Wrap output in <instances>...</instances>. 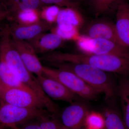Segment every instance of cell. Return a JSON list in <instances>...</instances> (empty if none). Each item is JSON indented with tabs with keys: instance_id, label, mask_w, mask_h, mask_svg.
<instances>
[{
	"instance_id": "1",
	"label": "cell",
	"mask_w": 129,
	"mask_h": 129,
	"mask_svg": "<svg viewBox=\"0 0 129 129\" xmlns=\"http://www.w3.org/2000/svg\"><path fill=\"white\" fill-rule=\"evenodd\" d=\"M50 64L55 63H83L90 65L106 72L127 75L129 74V58L89 53L74 54L51 52L40 58Z\"/></svg>"
},
{
	"instance_id": "2",
	"label": "cell",
	"mask_w": 129,
	"mask_h": 129,
	"mask_svg": "<svg viewBox=\"0 0 129 129\" xmlns=\"http://www.w3.org/2000/svg\"><path fill=\"white\" fill-rule=\"evenodd\" d=\"M0 58L6 63L18 79L33 92L36 94L41 92V88L37 78L25 67L13 45L8 25L0 33Z\"/></svg>"
},
{
	"instance_id": "3",
	"label": "cell",
	"mask_w": 129,
	"mask_h": 129,
	"mask_svg": "<svg viewBox=\"0 0 129 129\" xmlns=\"http://www.w3.org/2000/svg\"><path fill=\"white\" fill-rule=\"evenodd\" d=\"M49 64L73 73L99 93L104 94L106 100L112 99L115 94L113 81L105 71L83 63H55Z\"/></svg>"
},
{
	"instance_id": "4",
	"label": "cell",
	"mask_w": 129,
	"mask_h": 129,
	"mask_svg": "<svg viewBox=\"0 0 129 129\" xmlns=\"http://www.w3.org/2000/svg\"><path fill=\"white\" fill-rule=\"evenodd\" d=\"M44 75L60 82L83 99L94 100L100 94L78 76L69 71L44 66Z\"/></svg>"
},
{
	"instance_id": "5",
	"label": "cell",
	"mask_w": 129,
	"mask_h": 129,
	"mask_svg": "<svg viewBox=\"0 0 129 129\" xmlns=\"http://www.w3.org/2000/svg\"><path fill=\"white\" fill-rule=\"evenodd\" d=\"M46 113L44 109L18 107L0 101V125L15 129Z\"/></svg>"
},
{
	"instance_id": "6",
	"label": "cell",
	"mask_w": 129,
	"mask_h": 129,
	"mask_svg": "<svg viewBox=\"0 0 129 129\" xmlns=\"http://www.w3.org/2000/svg\"><path fill=\"white\" fill-rule=\"evenodd\" d=\"M77 45L85 53L112 55L129 58V48L116 42L102 39L79 37Z\"/></svg>"
},
{
	"instance_id": "7",
	"label": "cell",
	"mask_w": 129,
	"mask_h": 129,
	"mask_svg": "<svg viewBox=\"0 0 129 129\" xmlns=\"http://www.w3.org/2000/svg\"><path fill=\"white\" fill-rule=\"evenodd\" d=\"M0 101L18 107L44 109L43 103L34 93L19 88L9 87L0 81Z\"/></svg>"
},
{
	"instance_id": "8",
	"label": "cell",
	"mask_w": 129,
	"mask_h": 129,
	"mask_svg": "<svg viewBox=\"0 0 129 129\" xmlns=\"http://www.w3.org/2000/svg\"><path fill=\"white\" fill-rule=\"evenodd\" d=\"M37 79L43 91L50 98L72 103L79 96L58 81L43 75Z\"/></svg>"
},
{
	"instance_id": "9",
	"label": "cell",
	"mask_w": 129,
	"mask_h": 129,
	"mask_svg": "<svg viewBox=\"0 0 129 129\" xmlns=\"http://www.w3.org/2000/svg\"><path fill=\"white\" fill-rule=\"evenodd\" d=\"M12 39L14 46L28 70L37 76L44 75V66L32 45L26 41Z\"/></svg>"
},
{
	"instance_id": "10",
	"label": "cell",
	"mask_w": 129,
	"mask_h": 129,
	"mask_svg": "<svg viewBox=\"0 0 129 129\" xmlns=\"http://www.w3.org/2000/svg\"><path fill=\"white\" fill-rule=\"evenodd\" d=\"M12 38L28 41L52 28L50 23L46 21H39L35 23L22 24L13 22L8 25Z\"/></svg>"
},
{
	"instance_id": "11",
	"label": "cell",
	"mask_w": 129,
	"mask_h": 129,
	"mask_svg": "<svg viewBox=\"0 0 129 129\" xmlns=\"http://www.w3.org/2000/svg\"><path fill=\"white\" fill-rule=\"evenodd\" d=\"M88 113L87 106L75 102L62 111L61 121L66 129H81Z\"/></svg>"
},
{
	"instance_id": "12",
	"label": "cell",
	"mask_w": 129,
	"mask_h": 129,
	"mask_svg": "<svg viewBox=\"0 0 129 129\" xmlns=\"http://www.w3.org/2000/svg\"><path fill=\"white\" fill-rule=\"evenodd\" d=\"M84 34L85 36L91 39H103L120 44L115 23L111 21L101 20L92 22L87 26Z\"/></svg>"
},
{
	"instance_id": "13",
	"label": "cell",
	"mask_w": 129,
	"mask_h": 129,
	"mask_svg": "<svg viewBox=\"0 0 129 129\" xmlns=\"http://www.w3.org/2000/svg\"><path fill=\"white\" fill-rule=\"evenodd\" d=\"M115 27L120 45L129 48V3L122 0L116 12Z\"/></svg>"
},
{
	"instance_id": "14",
	"label": "cell",
	"mask_w": 129,
	"mask_h": 129,
	"mask_svg": "<svg viewBox=\"0 0 129 129\" xmlns=\"http://www.w3.org/2000/svg\"><path fill=\"white\" fill-rule=\"evenodd\" d=\"M63 39L55 33H42L28 41L36 53H47L60 47Z\"/></svg>"
},
{
	"instance_id": "15",
	"label": "cell",
	"mask_w": 129,
	"mask_h": 129,
	"mask_svg": "<svg viewBox=\"0 0 129 129\" xmlns=\"http://www.w3.org/2000/svg\"><path fill=\"white\" fill-rule=\"evenodd\" d=\"M8 14V19L11 21L22 12L37 11L43 3L40 0H0Z\"/></svg>"
},
{
	"instance_id": "16",
	"label": "cell",
	"mask_w": 129,
	"mask_h": 129,
	"mask_svg": "<svg viewBox=\"0 0 129 129\" xmlns=\"http://www.w3.org/2000/svg\"><path fill=\"white\" fill-rule=\"evenodd\" d=\"M82 19L78 9L66 8L60 9L56 20L57 28L63 31L77 29L82 23Z\"/></svg>"
},
{
	"instance_id": "17",
	"label": "cell",
	"mask_w": 129,
	"mask_h": 129,
	"mask_svg": "<svg viewBox=\"0 0 129 129\" xmlns=\"http://www.w3.org/2000/svg\"><path fill=\"white\" fill-rule=\"evenodd\" d=\"M87 4L96 17L116 13L122 0H86Z\"/></svg>"
},
{
	"instance_id": "18",
	"label": "cell",
	"mask_w": 129,
	"mask_h": 129,
	"mask_svg": "<svg viewBox=\"0 0 129 129\" xmlns=\"http://www.w3.org/2000/svg\"><path fill=\"white\" fill-rule=\"evenodd\" d=\"M0 81L9 87L19 88L34 93L32 90L21 82L10 69L7 64L0 58Z\"/></svg>"
},
{
	"instance_id": "19",
	"label": "cell",
	"mask_w": 129,
	"mask_h": 129,
	"mask_svg": "<svg viewBox=\"0 0 129 129\" xmlns=\"http://www.w3.org/2000/svg\"><path fill=\"white\" fill-rule=\"evenodd\" d=\"M118 92L122 107L123 120L126 129H129V80L126 78L120 81Z\"/></svg>"
},
{
	"instance_id": "20",
	"label": "cell",
	"mask_w": 129,
	"mask_h": 129,
	"mask_svg": "<svg viewBox=\"0 0 129 129\" xmlns=\"http://www.w3.org/2000/svg\"><path fill=\"white\" fill-rule=\"evenodd\" d=\"M105 123L106 129H126L122 117L115 110L108 113Z\"/></svg>"
},
{
	"instance_id": "21",
	"label": "cell",
	"mask_w": 129,
	"mask_h": 129,
	"mask_svg": "<svg viewBox=\"0 0 129 129\" xmlns=\"http://www.w3.org/2000/svg\"><path fill=\"white\" fill-rule=\"evenodd\" d=\"M41 129H66L61 121L47 113L38 118Z\"/></svg>"
},
{
	"instance_id": "22",
	"label": "cell",
	"mask_w": 129,
	"mask_h": 129,
	"mask_svg": "<svg viewBox=\"0 0 129 129\" xmlns=\"http://www.w3.org/2000/svg\"><path fill=\"white\" fill-rule=\"evenodd\" d=\"M39 21L37 11H28L19 13L11 21L21 24H28Z\"/></svg>"
},
{
	"instance_id": "23",
	"label": "cell",
	"mask_w": 129,
	"mask_h": 129,
	"mask_svg": "<svg viewBox=\"0 0 129 129\" xmlns=\"http://www.w3.org/2000/svg\"><path fill=\"white\" fill-rule=\"evenodd\" d=\"M85 123L89 129H102L105 125V119L98 113H88Z\"/></svg>"
},
{
	"instance_id": "24",
	"label": "cell",
	"mask_w": 129,
	"mask_h": 129,
	"mask_svg": "<svg viewBox=\"0 0 129 129\" xmlns=\"http://www.w3.org/2000/svg\"><path fill=\"white\" fill-rule=\"evenodd\" d=\"M60 10L57 6L49 7L43 11L42 13V17L46 21L49 23H51L56 20L57 15Z\"/></svg>"
},
{
	"instance_id": "25",
	"label": "cell",
	"mask_w": 129,
	"mask_h": 129,
	"mask_svg": "<svg viewBox=\"0 0 129 129\" xmlns=\"http://www.w3.org/2000/svg\"><path fill=\"white\" fill-rule=\"evenodd\" d=\"M15 129H41L38 118L34 119L17 127Z\"/></svg>"
},
{
	"instance_id": "26",
	"label": "cell",
	"mask_w": 129,
	"mask_h": 129,
	"mask_svg": "<svg viewBox=\"0 0 129 129\" xmlns=\"http://www.w3.org/2000/svg\"><path fill=\"white\" fill-rule=\"evenodd\" d=\"M8 17V14L6 11H0V20H3Z\"/></svg>"
},
{
	"instance_id": "27",
	"label": "cell",
	"mask_w": 129,
	"mask_h": 129,
	"mask_svg": "<svg viewBox=\"0 0 129 129\" xmlns=\"http://www.w3.org/2000/svg\"><path fill=\"white\" fill-rule=\"evenodd\" d=\"M0 11L7 12L3 7V6L1 4V2H0Z\"/></svg>"
},
{
	"instance_id": "28",
	"label": "cell",
	"mask_w": 129,
	"mask_h": 129,
	"mask_svg": "<svg viewBox=\"0 0 129 129\" xmlns=\"http://www.w3.org/2000/svg\"><path fill=\"white\" fill-rule=\"evenodd\" d=\"M70 1L73 2L77 3H79V2H80L81 1H83V0H70Z\"/></svg>"
},
{
	"instance_id": "29",
	"label": "cell",
	"mask_w": 129,
	"mask_h": 129,
	"mask_svg": "<svg viewBox=\"0 0 129 129\" xmlns=\"http://www.w3.org/2000/svg\"><path fill=\"white\" fill-rule=\"evenodd\" d=\"M5 128H6V127H4V126L0 125V129H4Z\"/></svg>"
},
{
	"instance_id": "30",
	"label": "cell",
	"mask_w": 129,
	"mask_h": 129,
	"mask_svg": "<svg viewBox=\"0 0 129 129\" xmlns=\"http://www.w3.org/2000/svg\"><path fill=\"white\" fill-rule=\"evenodd\" d=\"M4 129H13L12 128H8V127H6V128H5Z\"/></svg>"
},
{
	"instance_id": "31",
	"label": "cell",
	"mask_w": 129,
	"mask_h": 129,
	"mask_svg": "<svg viewBox=\"0 0 129 129\" xmlns=\"http://www.w3.org/2000/svg\"><path fill=\"white\" fill-rule=\"evenodd\" d=\"M0 91H1V84H0Z\"/></svg>"
},
{
	"instance_id": "32",
	"label": "cell",
	"mask_w": 129,
	"mask_h": 129,
	"mask_svg": "<svg viewBox=\"0 0 129 129\" xmlns=\"http://www.w3.org/2000/svg\"><path fill=\"white\" fill-rule=\"evenodd\" d=\"M127 1H128V2H129V0H127Z\"/></svg>"
},
{
	"instance_id": "33",
	"label": "cell",
	"mask_w": 129,
	"mask_h": 129,
	"mask_svg": "<svg viewBox=\"0 0 129 129\" xmlns=\"http://www.w3.org/2000/svg\"></svg>"
}]
</instances>
